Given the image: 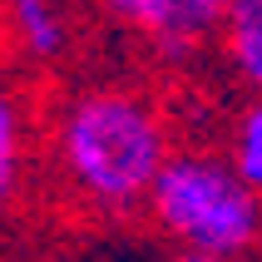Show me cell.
Returning <instances> with one entry per match:
<instances>
[{
  "label": "cell",
  "mask_w": 262,
  "mask_h": 262,
  "mask_svg": "<svg viewBox=\"0 0 262 262\" xmlns=\"http://www.w3.org/2000/svg\"><path fill=\"white\" fill-rule=\"evenodd\" d=\"M0 262H15V257H5V252H0Z\"/></svg>",
  "instance_id": "obj_10"
},
{
  "label": "cell",
  "mask_w": 262,
  "mask_h": 262,
  "mask_svg": "<svg viewBox=\"0 0 262 262\" xmlns=\"http://www.w3.org/2000/svg\"><path fill=\"white\" fill-rule=\"evenodd\" d=\"M168 262H252V257H213V252H173Z\"/></svg>",
  "instance_id": "obj_9"
},
{
  "label": "cell",
  "mask_w": 262,
  "mask_h": 262,
  "mask_svg": "<svg viewBox=\"0 0 262 262\" xmlns=\"http://www.w3.org/2000/svg\"><path fill=\"white\" fill-rule=\"evenodd\" d=\"M223 159L233 163V173L262 198V99H243L223 124Z\"/></svg>",
  "instance_id": "obj_7"
},
{
  "label": "cell",
  "mask_w": 262,
  "mask_h": 262,
  "mask_svg": "<svg viewBox=\"0 0 262 262\" xmlns=\"http://www.w3.org/2000/svg\"><path fill=\"white\" fill-rule=\"evenodd\" d=\"M40 139H45V119L35 109V94L15 70L0 64V233L15 223V213L30 198Z\"/></svg>",
  "instance_id": "obj_3"
},
{
  "label": "cell",
  "mask_w": 262,
  "mask_h": 262,
  "mask_svg": "<svg viewBox=\"0 0 262 262\" xmlns=\"http://www.w3.org/2000/svg\"><path fill=\"white\" fill-rule=\"evenodd\" d=\"M144 218L173 252H262V198L233 173L223 148H173L144 203Z\"/></svg>",
  "instance_id": "obj_2"
},
{
  "label": "cell",
  "mask_w": 262,
  "mask_h": 262,
  "mask_svg": "<svg viewBox=\"0 0 262 262\" xmlns=\"http://www.w3.org/2000/svg\"><path fill=\"white\" fill-rule=\"evenodd\" d=\"M218 55L237 84L262 99V0H233L218 30Z\"/></svg>",
  "instance_id": "obj_6"
},
{
  "label": "cell",
  "mask_w": 262,
  "mask_h": 262,
  "mask_svg": "<svg viewBox=\"0 0 262 262\" xmlns=\"http://www.w3.org/2000/svg\"><path fill=\"white\" fill-rule=\"evenodd\" d=\"M173 148L168 104L134 79H84L45 109V173L70 208L94 218L144 213Z\"/></svg>",
  "instance_id": "obj_1"
},
{
  "label": "cell",
  "mask_w": 262,
  "mask_h": 262,
  "mask_svg": "<svg viewBox=\"0 0 262 262\" xmlns=\"http://www.w3.org/2000/svg\"><path fill=\"white\" fill-rule=\"evenodd\" d=\"M188 5L203 15L213 30H223V20H228V10H233V0H188Z\"/></svg>",
  "instance_id": "obj_8"
},
{
  "label": "cell",
  "mask_w": 262,
  "mask_h": 262,
  "mask_svg": "<svg viewBox=\"0 0 262 262\" xmlns=\"http://www.w3.org/2000/svg\"><path fill=\"white\" fill-rule=\"evenodd\" d=\"M99 10L154 50L159 59H193L218 30L188 0H99Z\"/></svg>",
  "instance_id": "obj_4"
},
{
  "label": "cell",
  "mask_w": 262,
  "mask_h": 262,
  "mask_svg": "<svg viewBox=\"0 0 262 262\" xmlns=\"http://www.w3.org/2000/svg\"><path fill=\"white\" fill-rule=\"evenodd\" d=\"M0 30L10 55L30 70H50L74 45L70 0H0Z\"/></svg>",
  "instance_id": "obj_5"
}]
</instances>
